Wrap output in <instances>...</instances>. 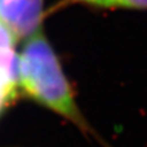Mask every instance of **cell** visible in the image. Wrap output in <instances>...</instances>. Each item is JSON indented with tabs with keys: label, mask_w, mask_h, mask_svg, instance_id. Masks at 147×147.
Here are the masks:
<instances>
[{
	"label": "cell",
	"mask_w": 147,
	"mask_h": 147,
	"mask_svg": "<svg viewBox=\"0 0 147 147\" xmlns=\"http://www.w3.org/2000/svg\"><path fill=\"white\" fill-rule=\"evenodd\" d=\"M17 91L18 94L70 120L81 131L93 134L43 28L24 39L17 54Z\"/></svg>",
	"instance_id": "cell-1"
},
{
	"label": "cell",
	"mask_w": 147,
	"mask_h": 147,
	"mask_svg": "<svg viewBox=\"0 0 147 147\" xmlns=\"http://www.w3.org/2000/svg\"><path fill=\"white\" fill-rule=\"evenodd\" d=\"M71 1L100 9H118L120 0H71Z\"/></svg>",
	"instance_id": "cell-2"
},
{
	"label": "cell",
	"mask_w": 147,
	"mask_h": 147,
	"mask_svg": "<svg viewBox=\"0 0 147 147\" xmlns=\"http://www.w3.org/2000/svg\"><path fill=\"white\" fill-rule=\"evenodd\" d=\"M118 9H137V10H147V0H120Z\"/></svg>",
	"instance_id": "cell-3"
},
{
	"label": "cell",
	"mask_w": 147,
	"mask_h": 147,
	"mask_svg": "<svg viewBox=\"0 0 147 147\" xmlns=\"http://www.w3.org/2000/svg\"><path fill=\"white\" fill-rule=\"evenodd\" d=\"M1 1H3V0H0V3H1Z\"/></svg>",
	"instance_id": "cell-4"
}]
</instances>
